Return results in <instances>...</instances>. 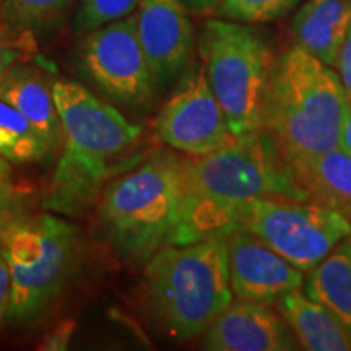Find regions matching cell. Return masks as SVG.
Listing matches in <instances>:
<instances>
[{"instance_id":"cell-21","label":"cell","mask_w":351,"mask_h":351,"mask_svg":"<svg viewBox=\"0 0 351 351\" xmlns=\"http://www.w3.org/2000/svg\"><path fill=\"white\" fill-rule=\"evenodd\" d=\"M72 0H2L0 19L20 29H33L51 23Z\"/></svg>"},{"instance_id":"cell-27","label":"cell","mask_w":351,"mask_h":351,"mask_svg":"<svg viewBox=\"0 0 351 351\" xmlns=\"http://www.w3.org/2000/svg\"><path fill=\"white\" fill-rule=\"evenodd\" d=\"M8 306H10V275L5 261L0 256V324L7 320Z\"/></svg>"},{"instance_id":"cell-29","label":"cell","mask_w":351,"mask_h":351,"mask_svg":"<svg viewBox=\"0 0 351 351\" xmlns=\"http://www.w3.org/2000/svg\"><path fill=\"white\" fill-rule=\"evenodd\" d=\"M182 2L184 5L187 7V10L205 12V10H213L219 0H182Z\"/></svg>"},{"instance_id":"cell-20","label":"cell","mask_w":351,"mask_h":351,"mask_svg":"<svg viewBox=\"0 0 351 351\" xmlns=\"http://www.w3.org/2000/svg\"><path fill=\"white\" fill-rule=\"evenodd\" d=\"M300 0H219L213 8L218 19L256 25L282 19Z\"/></svg>"},{"instance_id":"cell-6","label":"cell","mask_w":351,"mask_h":351,"mask_svg":"<svg viewBox=\"0 0 351 351\" xmlns=\"http://www.w3.org/2000/svg\"><path fill=\"white\" fill-rule=\"evenodd\" d=\"M0 256L10 275L7 320H38L69 287L82 261L80 234L52 215H20L0 226Z\"/></svg>"},{"instance_id":"cell-15","label":"cell","mask_w":351,"mask_h":351,"mask_svg":"<svg viewBox=\"0 0 351 351\" xmlns=\"http://www.w3.org/2000/svg\"><path fill=\"white\" fill-rule=\"evenodd\" d=\"M307 199L327 205L351 223V156L339 147L288 160Z\"/></svg>"},{"instance_id":"cell-13","label":"cell","mask_w":351,"mask_h":351,"mask_svg":"<svg viewBox=\"0 0 351 351\" xmlns=\"http://www.w3.org/2000/svg\"><path fill=\"white\" fill-rule=\"evenodd\" d=\"M202 348L208 351H293L300 341L282 314L269 304L236 301L207 328Z\"/></svg>"},{"instance_id":"cell-3","label":"cell","mask_w":351,"mask_h":351,"mask_svg":"<svg viewBox=\"0 0 351 351\" xmlns=\"http://www.w3.org/2000/svg\"><path fill=\"white\" fill-rule=\"evenodd\" d=\"M143 298L155 322L173 339L192 340L207 332L234 298L225 234L158 249L145 267Z\"/></svg>"},{"instance_id":"cell-11","label":"cell","mask_w":351,"mask_h":351,"mask_svg":"<svg viewBox=\"0 0 351 351\" xmlns=\"http://www.w3.org/2000/svg\"><path fill=\"white\" fill-rule=\"evenodd\" d=\"M232 296L239 301L274 304L304 283L300 269L280 257L247 231L225 232Z\"/></svg>"},{"instance_id":"cell-8","label":"cell","mask_w":351,"mask_h":351,"mask_svg":"<svg viewBox=\"0 0 351 351\" xmlns=\"http://www.w3.org/2000/svg\"><path fill=\"white\" fill-rule=\"evenodd\" d=\"M232 228L247 231L301 271L313 270L351 234L348 219L327 205L282 195L245 204Z\"/></svg>"},{"instance_id":"cell-1","label":"cell","mask_w":351,"mask_h":351,"mask_svg":"<svg viewBox=\"0 0 351 351\" xmlns=\"http://www.w3.org/2000/svg\"><path fill=\"white\" fill-rule=\"evenodd\" d=\"M270 195L307 199L287 156L265 130L238 137L223 150L184 158V200L171 244L225 234L245 204Z\"/></svg>"},{"instance_id":"cell-16","label":"cell","mask_w":351,"mask_h":351,"mask_svg":"<svg viewBox=\"0 0 351 351\" xmlns=\"http://www.w3.org/2000/svg\"><path fill=\"white\" fill-rule=\"evenodd\" d=\"M276 304L301 348L309 351L351 350L350 328L332 311L306 293L296 289L285 295Z\"/></svg>"},{"instance_id":"cell-23","label":"cell","mask_w":351,"mask_h":351,"mask_svg":"<svg viewBox=\"0 0 351 351\" xmlns=\"http://www.w3.org/2000/svg\"><path fill=\"white\" fill-rule=\"evenodd\" d=\"M38 52L33 32L20 29L0 19V82L10 70Z\"/></svg>"},{"instance_id":"cell-4","label":"cell","mask_w":351,"mask_h":351,"mask_svg":"<svg viewBox=\"0 0 351 351\" xmlns=\"http://www.w3.org/2000/svg\"><path fill=\"white\" fill-rule=\"evenodd\" d=\"M348 98L339 73L293 47L271 67L262 109V130L293 160L339 147Z\"/></svg>"},{"instance_id":"cell-30","label":"cell","mask_w":351,"mask_h":351,"mask_svg":"<svg viewBox=\"0 0 351 351\" xmlns=\"http://www.w3.org/2000/svg\"><path fill=\"white\" fill-rule=\"evenodd\" d=\"M12 168L5 158L0 156V179H10Z\"/></svg>"},{"instance_id":"cell-28","label":"cell","mask_w":351,"mask_h":351,"mask_svg":"<svg viewBox=\"0 0 351 351\" xmlns=\"http://www.w3.org/2000/svg\"><path fill=\"white\" fill-rule=\"evenodd\" d=\"M339 148L351 156V101H348V106H346L343 125H341L339 138Z\"/></svg>"},{"instance_id":"cell-18","label":"cell","mask_w":351,"mask_h":351,"mask_svg":"<svg viewBox=\"0 0 351 351\" xmlns=\"http://www.w3.org/2000/svg\"><path fill=\"white\" fill-rule=\"evenodd\" d=\"M52 153L51 147L34 130L28 119L0 99V156L8 163H39Z\"/></svg>"},{"instance_id":"cell-9","label":"cell","mask_w":351,"mask_h":351,"mask_svg":"<svg viewBox=\"0 0 351 351\" xmlns=\"http://www.w3.org/2000/svg\"><path fill=\"white\" fill-rule=\"evenodd\" d=\"M78 64L88 80L122 106L147 108L155 98L156 85L134 13L86 33L78 47Z\"/></svg>"},{"instance_id":"cell-22","label":"cell","mask_w":351,"mask_h":351,"mask_svg":"<svg viewBox=\"0 0 351 351\" xmlns=\"http://www.w3.org/2000/svg\"><path fill=\"white\" fill-rule=\"evenodd\" d=\"M140 0H82L75 19V33L86 34L137 10Z\"/></svg>"},{"instance_id":"cell-17","label":"cell","mask_w":351,"mask_h":351,"mask_svg":"<svg viewBox=\"0 0 351 351\" xmlns=\"http://www.w3.org/2000/svg\"><path fill=\"white\" fill-rule=\"evenodd\" d=\"M304 293L332 311L351 330V234L309 270Z\"/></svg>"},{"instance_id":"cell-26","label":"cell","mask_w":351,"mask_h":351,"mask_svg":"<svg viewBox=\"0 0 351 351\" xmlns=\"http://www.w3.org/2000/svg\"><path fill=\"white\" fill-rule=\"evenodd\" d=\"M335 67L339 69V75L341 83H343L346 98L351 101V26L348 33H346L343 44H341V49L339 59H337Z\"/></svg>"},{"instance_id":"cell-24","label":"cell","mask_w":351,"mask_h":351,"mask_svg":"<svg viewBox=\"0 0 351 351\" xmlns=\"http://www.w3.org/2000/svg\"><path fill=\"white\" fill-rule=\"evenodd\" d=\"M26 191L15 186L10 179H0V226L23 215Z\"/></svg>"},{"instance_id":"cell-25","label":"cell","mask_w":351,"mask_h":351,"mask_svg":"<svg viewBox=\"0 0 351 351\" xmlns=\"http://www.w3.org/2000/svg\"><path fill=\"white\" fill-rule=\"evenodd\" d=\"M77 330V324L73 320H64L57 324L52 330L44 337L43 343L39 345V350L43 351H62L69 348L70 340Z\"/></svg>"},{"instance_id":"cell-19","label":"cell","mask_w":351,"mask_h":351,"mask_svg":"<svg viewBox=\"0 0 351 351\" xmlns=\"http://www.w3.org/2000/svg\"><path fill=\"white\" fill-rule=\"evenodd\" d=\"M293 33L301 49L317 57L324 64L335 67L341 44L346 36L345 33L333 28L330 23L311 12L306 5H302L295 15Z\"/></svg>"},{"instance_id":"cell-14","label":"cell","mask_w":351,"mask_h":351,"mask_svg":"<svg viewBox=\"0 0 351 351\" xmlns=\"http://www.w3.org/2000/svg\"><path fill=\"white\" fill-rule=\"evenodd\" d=\"M0 99L23 114L52 152L62 147V125L52 96V83L41 67L28 64V60L15 65L0 82Z\"/></svg>"},{"instance_id":"cell-7","label":"cell","mask_w":351,"mask_h":351,"mask_svg":"<svg viewBox=\"0 0 351 351\" xmlns=\"http://www.w3.org/2000/svg\"><path fill=\"white\" fill-rule=\"evenodd\" d=\"M199 54L205 75L236 137L262 129V109L274 57L249 25L208 20L202 26Z\"/></svg>"},{"instance_id":"cell-2","label":"cell","mask_w":351,"mask_h":351,"mask_svg":"<svg viewBox=\"0 0 351 351\" xmlns=\"http://www.w3.org/2000/svg\"><path fill=\"white\" fill-rule=\"evenodd\" d=\"M52 96L62 125V155L43 207L78 217L99 200L117 171L114 161L138 143L143 129L77 82H54Z\"/></svg>"},{"instance_id":"cell-10","label":"cell","mask_w":351,"mask_h":351,"mask_svg":"<svg viewBox=\"0 0 351 351\" xmlns=\"http://www.w3.org/2000/svg\"><path fill=\"white\" fill-rule=\"evenodd\" d=\"M160 138L189 156L223 150L238 140L205 75L204 65H194L184 75L156 121Z\"/></svg>"},{"instance_id":"cell-31","label":"cell","mask_w":351,"mask_h":351,"mask_svg":"<svg viewBox=\"0 0 351 351\" xmlns=\"http://www.w3.org/2000/svg\"><path fill=\"white\" fill-rule=\"evenodd\" d=\"M0 2H2V0H0Z\"/></svg>"},{"instance_id":"cell-12","label":"cell","mask_w":351,"mask_h":351,"mask_svg":"<svg viewBox=\"0 0 351 351\" xmlns=\"http://www.w3.org/2000/svg\"><path fill=\"white\" fill-rule=\"evenodd\" d=\"M134 15L153 82L156 86L168 85L191 62L194 32L187 7L182 0H140Z\"/></svg>"},{"instance_id":"cell-5","label":"cell","mask_w":351,"mask_h":351,"mask_svg":"<svg viewBox=\"0 0 351 351\" xmlns=\"http://www.w3.org/2000/svg\"><path fill=\"white\" fill-rule=\"evenodd\" d=\"M182 200L184 158L160 152L104 187L96 218L121 257L148 261L158 249L173 243Z\"/></svg>"}]
</instances>
